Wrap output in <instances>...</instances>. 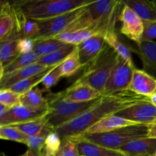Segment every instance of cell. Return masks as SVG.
<instances>
[{"mask_svg":"<svg viewBox=\"0 0 156 156\" xmlns=\"http://www.w3.org/2000/svg\"><path fill=\"white\" fill-rule=\"evenodd\" d=\"M149 98H150L138 95L129 90L112 95H103L97 105L58 128L56 132L59 134L61 139L78 136L83 134L90 127L105 117L114 115L137 102Z\"/></svg>","mask_w":156,"mask_h":156,"instance_id":"obj_1","label":"cell"},{"mask_svg":"<svg viewBox=\"0 0 156 156\" xmlns=\"http://www.w3.org/2000/svg\"><path fill=\"white\" fill-rule=\"evenodd\" d=\"M91 0H28L13 3L27 19L44 21L77 10L91 4Z\"/></svg>","mask_w":156,"mask_h":156,"instance_id":"obj_2","label":"cell"},{"mask_svg":"<svg viewBox=\"0 0 156 156\" xmlns=\"http://www.w3.org/2000/svg\"><path fill=\"white\" fill-rule=\"evenodd\" d=\"M118 56L117 53L107 44L101 54L84 67L83 73L75 82L86 84L103 93Z\"/></svg>","mask_w":156,"mask_h":156,"instance_id":"obj_3","label":"cell"},{"mask_svg":"<svg viewBox=\"0 0 156 156\" xmlns=\"http://www.w3.org/2000/svg\"><path fill=\"white\" fill-rule=\"evenodd\" d=\"M102 97L88 102H74L65 100L59 93L52 94L49 98V111L46 117L47 124L56 131L62 125L81 115L93 106L97 105Z\"/></svg>","mask_w":156,"mask_h":156,"instance_id":"obj_4","label":"cell"},{"mask_svg":"<svg viewBox=\"0 0 156 156\" xmlns=\"http://www.w3.org/2000/svg\"><path fill=\"white\" fill-rule=\"evenodd\" d=\"M147 135L148 125L137 124L119 128L105 133H84L79 136L91 143L119 150L126 143L137 139L147 137Z\"/></svg>","mask_w":156,"mask_h":156,"instance_id":"obj_5","label":"cell"},{"mask_svg":"<svg viewBox=\"0 0 156 156\" xmlns=\"http://www.w3.org/2000/svg\"><path fill=\"white\" fill-rule=\"evenodd\" d=\"M135 66L128 63L118 56L115 66L113 69L104 89V96L112 95L121 91H127L132 82Z\"/></svg>","mask_w":156,"mask_h":156,"instance_id":"obj_6","label":"cell"},{"mask_svg":"<svg viewBox=\"0 0 156 156\" xmlns=\"http://www.w3.org/2000/svg\"><path fill=\"white\" fill-rule=\"evenodd\" d=\"M85 7L50 19L37 21L40 27V33L37 37H55L62 32L65 31L83 13Z\"/></svg>","mask_w":156,"mask_h":156,"instance_id":"obj_7","label":"cell"},{"mask_svg":"<svg viewBox=\"0 0 156 156\" xmlns=\"http://www.w3.org/2000/svg\"><path fill=\"white\" fill-rule=\"evenodd\" d=\"M118 19L121 22L120 33L135 42L137 46L140 45L144 31V23L141 18L132 9L123 4Z\"/></svg>","mask_w":156,"mask_h":156,"instance_id":"obj_8","label":"cell"},{"mask_svg":"<svg viewBox=\"0 0 156 156\" xmlns=\"http://www.w3.org/2000/svg\"><path fill=\"white\" fill-rule=\"evenodd\" d=\"M49 111V108L34 109L20 103L11 108L2 117H0V126H12L41 118L46 117Z\"/></svg>","mask_w":156,"mask_h":156,"instance_id":"obj_9","label":"cell"},{"mask_svg":"<svg viewBox=\"0 0 156 156\" xmlns=\"http://www.w3.org/2000/svg\"><path fill=\"white\" fill-rule=\"evenodd\" d=\"M115 115L121 117L138 124L149 125L153 123L156 119V107L148 100L139 101L122 111Z\"/></svg>","mask_w":156,"mask_h":156,"instance_id":"obj_10","label":"cell"},{"mask_svg":"<svg viewBox=\"0 0 156 156\" xmlns=\"http://www.w3.org/2000/svg\"><path fill=\"white\" fill-rule=\"evenodd\" d=\"M9 38H21L18 32V20L12 3L2 2L0 10V42Z\"/></svg>","mask_w":156,"mask_h":156,"instance_id":"obj_11","label":"cell"},{"mask_svg":"<svg viewBox=\"0 0 156 156\" xmlns=\"http://www.w3.org/2000/svg\"><path fill=\"white\" fill-rule=\"evenodd\" d=\"M105 36L101 34H96L77 46L78 54L82 67H85L101 54L106 47Z\"/></svg>","mask_w":156,"mask_h":156,"instance_id":"obj_12","label":"cell"},{"mask_svg":"<svg viewBox=\"0 0 156 156\" xmlns=\"http://www.w3.org/2000/svg\"><path fill=\"white\" fill-rule=\"evenodd\" d=\"M59 93L63 99L74 102H88L103 96L101 92L90 85L76 82Z\"/></svg>","mask_w":156,"mask_h":156,"instance_id":"obj_13","label":"cell"},{"mask_svg":"<svg viewBox=\"0 0 156 156\" xmlns=\"http://www.w3.org/2000/svg\"><path fill=\"white\" fill-rule=\"evenodd\" d=\"M128 90L138 95L151 98L156 94V79L143 69H135Z\"/></svg>","mask_w":156,"mask_h":156,"instance_id":"obj_14","label":"cell"},{"mask_svg":"<svg viewBox=\"0 0 156 156\" xmlns=\"http://www.w3.org/2000/svg\"><path fill=\"white\" fill-rule=\"evenodd\" d=\"M130 50L140 58L143 70L156 79V41L142 42L136 48L130 47Z\"/></svg>","mask_w":156,"mask_h":156,"instance_id":"obj_15","label":"cell"},{"mask_svg":"<svg viewBox=\"0 0 156 156\" xmlns=\"http://www.w3.org/2000/svg\"><path fill=\"white\" fill-rule=\"evenodd\" d=\"M119 150L126 156H153L156 152V139H137L126 143Z\"/></svg>","mask_w":156,"mask_h":156,"instance_id":"obj_16","label":"cell"},{"mask_svg":"<svg viewBox=\"0 0 156 156\" xmlns=\"http://www.w3.org/2000/svg\"><path fill=\"white\" fill-rule=\"evenodd\" d=\"M49 67H46L44 66L41 65L38 62H34L33 64L27 66L12 74L3 76L0 79V87L1 89L10 88L15 84L24 81L28 78L32 77L41 72L44 71Z\"/></svg>","mask_w":156,"mask_h":156,"instance_id":"obj_17","label":"cell"},{"mask_svg":"<svg viewBox=\"0 0 156 156\" xmlns=\"http://www.w3.org/2000/svg\"><path fill=\"white\" fill-rule=\"evenodd\" d=\"M138 123L128 120L121 117L115 115H110L101 120L97 123L90 127L88 130L85 131L84 133L94 134V133H105L111 132L114 129H119L125 126H133ZM83 133V134H84Z\"/></svg>","mask_w":156,"mask_h":156,"instance_id":"obj_18","label":"cell"},{"mask_svg":"<svg viewBox=\"0 0 156 156\" xmlns=\"http://www.w3.org/2000/svg\"><path fill=\"white\" fill-rule=\"evenodd\" d=\"M79 152L80 156H126L123 152L109 149L83 140L78 136Z\"/></svg>","mask_w":156,"mask_h":156,"instance_id":"obj_19","label":"cell"},{"mask_svg":"<svg viewBox=\"0 0 156 156\" xmlns=\"http://www.w3.org/2000/svg\"><path fill=\"white\" fill-rule=\"evenodd\" d=\"M123 4L132 9L143 22L156 21L155 1L145 0H126Z\"/></svg>","mask_w":156,"mask_h":156,"instance_id":"obj_20","label":"cell"},{"mask_svg":"<svg viewBox=\"0 0 156 156\" xmlns=\"http://www.w3.org/2000/svg\"><path fill=\"white\" fill-rule=\"evenodd\" d=\"M106 44L113 49L119 56L123 58L125 61L130 65L134 66L131 55L130 47L123 43L117 35L115 27L109 29L104 34Z\"/></svg>","mask_w":156,"mask_h":156,"instance_id":"obj_21","label":"cell"},{"mask_svg":"<svg viewBox=\"0 0 156 156\" xmlns=\"http://www.w3.org/2000/svg\"><path fill=\"white\" fill-rule=\"evenodd\" d=\"M77 46L66 44L64 47L44 56H39L37 62L46 67L55 66L63 62L71 53L76 50Z\"/></svg>","mask_w":156,"mask_h":156,"instance_id":"obj_22","label":"cell"},{"mask_svg":"<svg viewBox=\"0 0 156 156\" xmlns=\"http://www.w3.org/2000/svg\"><path fill=\"white\" fill-rule=\"evenodd\" d=\"M98 34L94 29H80L74 30H65L55 37V38L67 44L78 46Z\"/></svg>","mask_w":156,"mask_h":156,"instance_id":"obj_23","label":"cell"},{"mask_svg":"<svg viewBox=\"0 0 156 156\" xmlns=\"http://www.w3.org/2000/svg\"><path fill=\"white\" fill-rule=\"evenodd\" d=\"M18 40L19 38H9L0 42L1 69L11 63L20 55L18 47Z\"/></svg>","mask_w":156,"mask_h":156,"instance_id":"obj_24","label":"cell"},{"mask_svg":"<svg viewBox=\"0 0 156 156\" xmlns=\"http://www.w3.org/2000/svg\"><path fill=\"white\" fill-rule=\"evenodd\" d=\"M39 56L35 52L32 51L27 54H21L14 59L11 63L6 66L3 69H1L0 73V79L3 76L12 74L27 66L33 64L37 61Z\"/></svg>","mask_w":156,"mask_h":156,"instance_id":"obj_25","label":"cell"},{"mask_svg":"<svg viewBox=\"0 0 156 156\" xmlns=\"http://www.w3.org/2000/svg\"><path fill=\"white\" fill-rule=\"evenodd\" d=\"M20 103L34 109L49 108L48 100L43 96L42 91L37 87L21 94Z\"/></svg>","mask_w":156,"mask_h":156,"instance_id":"obj_26","label":"cell"},{"mask_svg":"<svg viewBox=\"0 0 156 156\" xmlns=\"http://www.w3.org/2000/svg\"><path fill=\"white\" fill-rule=\"evenodd\" d=\"M34 41L33 51L39 56L49 54L67 44L55 37H37Z\"/></svg>","mask_w":156,"mask_h":156,"instance_id":"obj_27","label":"cell"},{"mask_svg":"<svg viewBox=\"0 0 156 156\" xmlns=\"http://www.w3.org/2000/svg\"><path fill=\"white\" fill-rule=\"evenodd\" d=\"M55 66L49 67V68H47L46 70L38 73V74L35 75V76H32V77L28 78V79H25V80L21 81V82L15 84V85L11 87L10 89H12V91H14L15 92L18 93V94H24V93L27 92V91H30V90L36 88V86L38 84L41 83L43 79H44V77L47 76V73H48L52 69L54 68Z\"/></svg>","mask_w":156,"mask_h":156,"instance_id":"obj_28","label":"cell"},{"mask_svg":"<svg viewBox=\"0 0 156 156\" xmlns=\"http://www.w3.org/2000/svg\"><path fill=\"white\" fill-rule=\"evenodd\" d=\"M59 68L62 78L70 77L76 74L80 69L83 68L78 54L77 47L73 53H71L63 62L59 64Z\"/></svg>","mask_w":156,"mask_h":156,"instance_id":"obj_29","label":"cell"},{"mask_svg":"<svg viewBox=\"0 0 156 156\" xmlns=\"http://www.w3.org/2000/svg\"><path fill=\"white\" fill-rule=\"evenodd\" d=\"M54 130H53L48 125L46 124L39 133L27 137V143H26L27 149H30V150L34 151V152L44 156L43 155V149H44L46 138Z\"/></svg>","mask_w":156,"mask_h":156,"instance_id":"obj_30","label":"cell"},{"mask_svg":"<svg viewBox=\"0 0 156 156\" xmlns=\"http://www.w3.org/2000/svg\"><path fill=\"white\" fill-rule=\"evenodd\" d=\"M46 117L25 122V123L12 125V126L17 128L18 130L21 131V133H23L27 136H34L39 133L42 130L43 128L47 124Z\"/></svg>","mask_w":156,"mask_h":156,"instance_id":"obj_31","label":"cell"},{"mask_svg":"<svg viewBox=\"0 0 156 156\" xmlns=\"http://www.w3.org/2000/svg\"><path fill=\"white\" fill-rule=\"evenodd\" d=\"M40 33V27L37 21L27 19L24 17L18 25V34L20 37L31 38L35 39L38 37Z\"/></svg>","mask_w":156,"mask_h":156,"instance_id":"obj_32","label":"cell"},{"mask_svg":"<svg viewBox=\"0 0 156 156\" xmlns=\"http://www.w3.org/2000/svg\"><path fill=\"white\" fill-rule=\"evenodd\" d=\"M79 139L77 136L62 139L59 150L54 156H80L78 148Z\"/></svg>","mask_w":156,"mask_h":156,"instance_id":"obj_33","label":"cell"},{"mask_svg":"<svg viewBox=\"0 0 156 156\" xmlns=\"http://www.w3.org/2000/svg\"><path fill=\"white\" fill-rule=\"evenodd\" d=\"M27 137L28 136L12 126H0V138L2 140H9L26 145Z\"/></svg>","mask_w":156,"mask_h":156,"instance_id":"obj_34","label":"cell"},{"mask_svg":"<svg viewBox=\"0 0 156 156\" xmlns=\"http://www.w3.org/2000/svg\"><path fill=\"white\" fill-rule=\"evenodd\" d=\"M62 143V139L56 131H53L47 136L44 143L43 155L54 156L59 150Z\"/></svg>","mask_w":156,"mask_h":156,"instance_id":"obj_35","label":"cell"},{"mask_svg":"<svg viewBox=\"0 0 156 156\" xmlns=\"http://www.w3.org/2000/svg\"><path fill=\"white\" fill-rule=\"evenodd\" d=\"M21 94L15 92L10 88L0 89V104L11 108L20 104Z\"/></svg>","mask_w":156,"mask_h":156,"instance_id":"obj_36","label":"cell"},{"mask_svg":"<svg viewBox=\"0 0 156 156\" xmlns=\"http://www.w3.org/2000/svg\"><path fill=\"white\" fill-rule=\"evenodd\" d=\"M61 78H62V76L61 74L60 68L59 65H57L47 73V76L43 79L41 84L44 86V89L49 91L59 82Z\"/></svg>","mask_w":156,"mask_h":156,"instance_id":"obj_37","label":"cell"},{"mask_svg":"<svg viewBox=\"0 0 156 156\" xmlns=\"http://www.w3.org/2000/svg\"><path fill=\"white\" fill-rule=\"evenodd\" d=\"M144 23V31H143L142 42L154 41L156 39V21Z\"/></svg>","mask_w":156,"mask_h":156,"instance_id":"obj_38","label":"cell"},{"mask_svg":"<svg viewBox=\"0 0 156 156\" xmlns=\"http://www.w3.org/2000/svg\"><path fill=\"white\" fill-rule=\"evenodd\" d=\"M34 44V41L31 38H19L18 43V47L20 55L27 54V53L33 51Z\"/></svg>","mask_w":156,"mask_h":156,"instance_id":"obj_39","label":"cell"},{"mask_svg":"<svg viewBox=\"0 0 156 156\" xmlns=\"http://www.w3.org/2000/svg\"><path fill=\"white\" fill-rule=\"evenodd\" d=\"M148 138L156 139V119L153 123L148 125Z\"/></svg>","mask_w":156,"mask_h":156,"instance_id":"obj_40","label":"cell"},{"mask_svg":"<svg viewBox=\"0 0 156 156\" xmlns=\"http://www.w3.org/2000/svg\"><path fill=\"white\" fill-rule=\"evenodd\" d=\"M19 156H42V155H41V154L37 153V152H34V151L30 150V149H27V150L26 151L24 154H22V155H21Z\"/></svg>","mask_w":156,"mask_h":156,"instance_id":"obj_41","label":"cell"},{"mask_svg":"<svg viewBox=\"0 0 156 156\" xmlns=\"http://www.w3.org/2000/svg\"><path fill=\"white\" fill-rule=\"evenodd\" d=\"M9 109H10V108L6 107L5 105L0 104V117H2Z\"/></svg>","mask_w":156,"mask_h":156,"instance_id":"obj_42","label":"cell"},{"mask_svg":"<svg viewBox=\"0 0 156 156\" xmlns=\"http://www.w3.org/2000/svg\"><path fill=\"white\" fill-rule=\"evenodd\" d=\"M150 101L156 107V94H154V95H152V97L150 98Z\"/></svg>","mask_w":156,"mask_h":156,"instance_id":"obj_43","label":"cell"},{"mask_svg":"<svg viewBox=\"0 0 156 156\" xmlns=\"http://www.w3.org/2000/svg\"><path fill=\"white\" fill-rule=\"evenodd\" d=\"M1 156H7V155H6L5 154H4V153H3V152H2V153H1Z\"/></svg>","mask_w":156,"mask_h":156,"instance_id":"obj_44","label":"cell"},{"mask_svg":"<svg viewBox=\"0 0 156 156\" xmlns=\"http://www.w3.org/2000/svg\"><path fill=\"white\" fill-rule=\"evenodd\" d=\"M153 156H156V152H155V155H154Z\"/></svg>","mask_w":156,"mask_h":156,"instance_id":"obj_45","label":"cell"},{"mask_svg":"<svg viewBox=\"0 0 156 156\" xmlns=\"http://www.w3.org/2000/svg\"><path fill=\"white\" fill-rule=\"evenodd\" d=\"M155 2H156V1H155Z\"/></svg>","mask_w":156,"mask_h":156,"instance_id":"obj_46","label":"cell"}]
</instances>
